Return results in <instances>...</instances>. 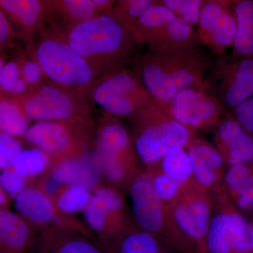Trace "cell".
Returning <instances> with one entry per match:
<instances>
[{
    "instance_id": "obj_13",
    "label": "cell",
    "mask_w": 253,
    "mask_h": 253,
    "mask_svg": "<svg viewBox=\"0 0 253 253\" xmlns=\"http://www.w3.org/2000/svg\"><path fill=\"white\" fill-rule=\"evenodd\" d=\"M197 34L200 43L213 54L220 56L234 45L237 30V20L230 1L204 0Z\"/></svg>"
},
{
    "instance_id": "obj_8",
    "label": "cell",
    "mask_w": 253,
    "mask_h": 253,
    "mask_svg": "<svg viewBox=\"0 0 253 253\" xmlns=\"http://www.w3.org/2000/svg\"><path fill=\"white\" fill-rule=\"evenodd\" d=\"M176 224L199 253H206L212 219V195L193 176L168 203Z\"/></svg>"
},
{
    "instance_id": "obj_7",
    "label": "cell",
    "mask_w": 253,
    "mask_h": 253,
    "mask_svg": "<svg viewBox=\"0 0 253 253\" xmlns=\"http://www.w3.org/2000/svg\"><path fill=\"white\" fill-rule=\"evenodd\" d=\"M13 99L17 101L30 121L91 126L88 101L75 97L47 82Z\"/></svg>"
},
{
    "instance_id": "obj_6",
    "label": "cell",
    "mask_w": 253,
    "mask_h": 253,
    "mask_svg": "<svg viewBox=\"0 0 253 253\" xmlns=\"http://www.w3.org/2000/svg\"><path fill=\"white\" fill-rule=\"evenodd\" d=\"M90 99L106 114L131 119L155 101L137 71L126 68L100 78Z\"/></svg>"
},
{
    "instance_id": "obj_34",
    "label": "cell",
    "mask_w": 253,
    "mask_h": 253,
    "mask_svg": "<svg viewBox=\"0 0 253 253\" xmlns=\"http://www.w3.org/2000/svg\"><path fill=\"white\" fill-rule=\"evenodd\" d=\"M204 0H163L162 2L175 18L194 26L199 21Z\"/></svg>"
},
{
    "instance_id": "obj_12",
    "label": "cell",
    "mask_w": 253,
    "mask_h": 253,
    "mask_svg": "<svg viewBox=\"0 0 253 253\" xmlns=\"http://www.w3.org/2000/svg\"><path fill=\"white\" fill-rule=\"evenodd\" d=\"M209 70L207 80L223 104L234 109L253 94V58L223 54Z\"/></svg>"
},
{
    "instance_id": "obj_25",
    "label": "cell",
    "mask_w": 253,
    "mask_h": 253,
    "mask_svg": "<svg viewBox=\"0 0 253 253\" xmlns=\"http://www.w3.org/2000/svg\"><path fill=\"white\" fill-rule=\"evenodd\" d=\"M174 18L175 16L162 1L155 0L131 28L129 33L136 45H147L156 33Z\"/></svg>"
},
{
    "instance_id": "obj_4",
    "label": "cell",
    "mask_w": 253,
    "mask_h": 253,
    "mask_svg": "<svg viewBox=\"0 0 253 253\" xmlns=\"http://www.w3.org/2000/svg\"><path fill=\"white\" fill-rule=\"evenodd\" d=\"M128 186L131 212L139 229L178 253H199L176 224L168 203L156 196L147 171L136 173Z\"/></svg>"
},
{
    "instance_id": "obj_19",
    "label": "cell",
    "mask_w": 253,
    "mask_h": 253,
    "mask_svg": "<svg viewBox=\"0 0 253 253\" xmlns=\"http://www.w3.org/2000/svg\"><path fill=\"white\" fill-rule=\"evenodd\" d=\"M44 231L33 247L36 253H106L86 236L67 226ZM32 247V248H33Z\"/></svg>"
},
{
    "instance_id": "obj_32",
    "label": "cell",
    "mask_w": 253,
    "mask_h": 253,
    "mask_svg": "<svg viewBox=\"0 0 253 253\" xmlns=\"http://www.w3.org/2000/svg\"><path fill=\"white\" fill-rule=\"evenodd\" d=\"M29 91L23 81L17 58L5 62L0 72V95L16 99Z\"/></svg>"
},
{
    "instance_id": "obj_23",
    "label": "cell",
    "mask_w": 253,
    "mask_h": 253,
    "mask_svg": "<svg viewBox=\"0 0 253 253\" xmlns=\"http://www.w3.org/2000/svg\"><path fill=\"white\" fill-rule=\"evenodd\" d=\"M199 43L197 31L194 27L175 18L165 25L147 46L149 50L162 51L198 45Z\"/></svg>"
},
{
    "instance_id": "obj_20",
    "label": "cell",
    "mask_w": 253,
    "mask_h": 253,
    "mask_svg": "<svg viewBox=\"0 0 253 253\" xmlns=\"http://www.w3.org/2000/svg\"><path fill=\"white\" fill-rule=\"evenodd\" d=\"M96 15L93 0H48L44 25L62 34Z\"/></svg>"
},
{
    "instance_id": "obj_35",
    "label": "cell",
    "mask_w": 253,
    "mask_h": 253,
    "mask_svg": "<svg viewBox=\"0 0 253 253\" xmlns=\"http://www.w3.org/2000/svg\"><path fill=\"white\" fill-rule=\"evenodd\" d=\"M252 174L245 165L231 166L224 174V184L237 199L244 194Z\"/></svg>"
},
{
    "instance_id": "obj_5",
    "label": "cell",
    "mask_w": 253,
    "mask_h": 253,
    "mask_svg": "<svg viewBox=\"0 0 253 253\" xmlns=\"http://www.w3.org/2000/svg\"><path fill=\"white\" fill-rule=\"evenodd\" d=\"M131 120L135 126L134 149L146 166L157 163L176 148L186 149L196 137L195 131L177 122L166 106L156 101Z\"/></svg>"
},
{
    "instance_id": "obj_9",
    "label": "cell",
    "mask_w": 253,
    "mask_h": 253,
    "mask_svg": "<svg viewBox=\"0 0 253 253\" xmlns=\"http://www.w3.org/2000/svg\"><path fill=\"white\" fill-rule=\"evenodd\" d=\"M99 129L97 146L105 172L115 184H129L139 169L130 136L117 118L104 113Z\"/></svg>"
},
{
    "instance_id": "obj_44",
    "label": "cell",
    "mask_w": 253,
    "mask_h": 253,
    "mask_svg": "<svg viewBox=\"0 0 253 253\" xmlns=\"http://www.w3.org/2000/svg\"><path fill=\"white\" fill-rule=\"evenodd\" d=\"M6 59H7L6 55L0 54V72H1L3 66H4V63L6 62Z\"/></svg>"
},
{
    "instance_id": "obj_17",
    "label": "cell",
    "mask_w": 253,
    "mask_h": 253,
    "mask_svg": "<svg viewBox=\"0 0 253 253\" xmlns=\"http://www.w3.org/2000/svg\"><path fill=\"white\" fill-rule=\"evenodd\" d=\"M214 136V147L224 162L245 165L253 160V137L233 118H222L218 123Z\"/></svg>"
},
{
    "instance_id": "obj_24",
    "label": "cell",
    "mask_w": 253,
    "mask_h": 253,
    "mask_svg": "<svg viewBox=\"0 0 253 253\" xmlns=\"http://www.w3.org/2000/svg\"><path fill=\"white\" fill-rule=\"evenodd\" d=\"M147 167V172L160 174L179 189L194 176L189 156L183 147L172 150Z\"/></svg>"
},
{
    "instance_id": "obj_28",
    "label": "cell",
    "mask_w": 253,
    "mask_h": 253,
    "mask_svg": "<svg viewBox=\"0 0 253 253\" xmlns=\"http://www.w3.org/2000/svg\"><path fill=\"white\" fill-rule=\"evenodd\" d=\"M53 179L58 184L81 185L89 188L97 181L98 171L89 161L78 158H68L54 168Z\"/></svg>"
},
{
    "instance_id": "obj_11",
    "label": "cell",
    "mask_w": 253,
    "mask_h": 253,
    "mask_svg": "<svg viewBox=\"0 0 253 253\" xmlns=\"http://www.w3.org/2000/svg\"><path fill=\"white\" fill-rule=\"evenodd\" d=\"M212 196L214 208L206 253H252L251 226L241 214L228 206L225 188Z\"/></svg>"
},
{
    "instance_id": "obj_22",
    "label": "cell",
    "mask_w": 253,
    "mask_h": 253,
    "mask_svg": "<svg viewBox=\"0 0 253 253\" xmlns=\"http://www.w3.org/2000/svg\"><path fill=\"white\" fill-rule=\"evenodd\" d=\"M14 199L17 214L32 227L46 225L57 219L52 201L36 187L26 186Z\"/></svg>"
},
{
    "instance_id": "obj_3",
    "label": "cell",
    "mask_w": 253,
    "mask_h": 253,
    "mask_svg": "<svg viewBox=\"0 0 253 253\" xmlns=\"http://www.w3.org/2000/svg\"><path fill=\"white\" fill-rule=\"evenodd\" d=\"M26 48L48 83L78 99H90L99 78L59 33L43 25Z\"/></svg>"
},
{
    "instance_id": "obj_18",
    "label": "cell",
    "mask_w": 253,
    "mask_h": 253,
    "mask_svg": "<svg viewBox=\"0 0 253 253\" xmlns=\"http://www.w3.org/2000/svg\"><path fill=\"white\" fill-rule=\"evenodd\" d=\"M0 8L12 25L18 41L26 45L45 21L46 1L0 0Z\"/></svg>"
},
{
    "instance_id": "obj_41",
    "label": "cell",
    "mask_w": 253,
    "mask_h": 253,
    "mask_svg": "<svg viewBox=\"0 0 253 253\" xmlns=\"http://www.w3.org/2000/svg\"><path fill=\"white\" fill-rule=\"evenodd\" d=\"M98 14H107L115 4L112 0H93Z\"/></svg>"
},
{
    "instance_id": "obj_36",
    "label": "cell",
    "mask_w": 253,
    "mask_h": 253,
    "mask_svg": "<svg viewBox=\"0 0 253 253\" xmlns=\"http://www.w3.org/2000/svg\"><path fill=\"white\" fill-rule=\"evenodd\" d=\"M17 58L19 63L21 77L25 82L29 91L42 84L44 74L39 65L29 57L27 53L18 51Z\"/></svg>"
},
{
    "instance_id": "obj_15",
    "label": "cell",
    "mask_w": 253,
    "mask_h": 253,
    "mask_svg": "<svg viewBox=\"0 0 253 253\" xmlns=\"http://www.w3.org/2000/svg\"><path fill=\"white\" fill-rule=\"evenodd\" d=\"M123 208L121 195L116 190L106 187L96 191L83 211L91 229L104 236L107 249L130 228L125 218Z\"/></svg>"
},
{
    "instance_id": "obj_26",
    "label": "cell",
    "mask_w": 253,
    "mask_h": 253,
    "mask_svg": "<svg viewBox=\"0 0 253 253\" xmlns=\"http://www.w3.org/2000/svg\"><path fill=\"white\" fill-rule=\"evenodd\" d=\"M129 229L110 246V253H178L139 227Z\"/></svg>"
},
{
    "instance_id": "obj_37",
    "label": "cell",
    "mask_w": 253,
    "mask_h": 253,
    "mask_svg": "<svg viewBox=\"0 0 253 253\" xmlns=\"http://www.w3.org/2000/svg\"><path fill=\"white\" fill-rule=\"evenodd\" d=\"M27 176L19 174L13 166L8 165L0 174V185L11 199H15L28 186Z\"/></svg>"
},
{
    "instance_id": "obj_16",
    "label": "cell",
    "mask_w": 253,
    "mask_h": 253,
    "mask_svg": "<svg viewBox=\"0 0 253 253\" xmlns=\"http://www.w3.org/2000/svg\"><path fill=\"white\" fill-rule=\"evenodd\" d=\"M185 149L195 179L212 195L224 189L221 181L225 162L217 149L196 136Z\"/></svg>"
},
{
    "instance_id": "obj_1",
    "label": "cell",
    "mask_w": 253,
    "mask_h": 253,
    "mask_svg": "<svg viewBox=\"0 0 253 253\" xmlns=\"http://www.w3.org/2000/svg\"><path fill=\"white\" fill-rule=\"evenodd\" d=\"M212 63L211 55L195 45L149 50L135 70L153 99L167 107L179 91L203 83Z\"/></svg>"
},
{
    "instance_id": "obj_38",
    "label": "cell",
    "mask_w": 253,
    "mask_h": 253,
    "mask_svg": "<svg viewBox=\"0 0 253 253\" xmlns=\"http://www.w3.org/2000/svg\"><path fill=\"white\" fill-rule=\"evenodd\" d=\"M17 41L12 25L0 8V54L6 55L8 51L16 49Z\"/></svg>"
},
{
    "instance_id": "obj_43",
    "label": "cell",
    "mask_w": 253,
    "mask_h": 253,
    "mask_svg": "<svg viewBox=\"0 0 253 253\" xmlns=\"http://www.w3.org/2000/svg\"><path fill=\"white\" fill-rule=\"evenodd\" d=\"M9 196L0 185V210L8 209Z\"/></svg>"
},
{
    "instance_id": "obj_30",
    "label": "cell",
    "mask_w": 253,
    "mask_h": 253,
    "mask_svg": "<svg viewBox=\"0 0 253 253\" xmlns=\"http://www.w3.org/2000/svg\"><path fill=\"white\" fill-rule=\"evenodd\" d=\"M155 0H119L116 1L107 14L129 32L146 9Z\"/></svg>"
},
{
    "instance_id": "obj_27",
    "label": "cell",
    "mask_w": 253,
    "mask_h": 253,
    "mask_svg": "<svg viewBox=\"0 0 253 253\" xmlns=\"http://www.w3.org/2000/svg\"><path fill=\"white\" fill-rule=\"evenodd\" d=\"M237 20L234 45V54L253 56V0L230 1Z\"/></svg>"
},
{
    "instance_id": "obj_10",
    "label": "cell",
    "mask_w": 253,
    "mask_h": 253,
    "mask_svg": "<svg viewBox=\"0 0 253 253\" xmlns=\"http://www.w3.org/2000/svg\"><path fill=\"white\" fill-rule=\"evenodd\" d=\"M174 119L195 131L216 126L224 114V105L208 80L179 91L167 106Z\"/></svg>"
},
{
    "instance_id": "obj_45",
    "label": "cell",
    "mask_w": 253,
    "mask_h": 253,
    "mask_svg": "<svg viewBox=\"0 0 253 253\" xmlns=\"http://www.w3.org/2000/svg\"><path fill=\"white\" fill-rule=\"evenodd\" d=\"M250 239H251V250L253 253V224L251 226V229H250Z\"/></svg>"
},
{
    "instance_id": "obj_39",
    "label": "cell",
    "mask_w": 253,
    "mask_h": 253,
    "mask_svg": "<svg viewBox=\"0 0 253 253\" xmlns=\"http://www.w3.org/2000/svg\"><path fill=\"white\" fill-rule=\"evenodd\" d=\"M238 123L250 134H253V94L244 102L234 108Z\"/></svg>"
},
{
    "instance_id": "obj_2",
    "label": "cell",
    "mask_w": 253,
    "mask_h": 253,
    "mask_svg": "<svg viewBox=\"0 0 253 253\" xmlns=\"http://www.w3.org/2000/svg\"><path fill=\"white\" fill-rule=\"evenodd\" d=\"M60 35L99 80L126 68L136 45L129 32L107 14L96 15Z\"/></svg>"
},
{
    "instance_id": "obj_31",
    "label": "cell",
    "mask_w": 253,
    "mask_h": 253,
    "mask_svg": "<svg viewBox=\"0 0 253 253\" xmlns=\"http://www.w3.org/2000/svg\"><path fill=\"white\" fill-rule=\"evenodd\" d=\"M50 162L51 159L49 155L41 149H23L9 165L19 174L30 178L45 171Z\"/></svg>"
},
{
    "instance_id": "obj_33",
    "label": "cell",
    "mask_w": 253,
    "mask_h": 253,
    "mask_svg": "<svg viewBox=\"0 0 253 253\" xmlns=\"http://www.w3.org/2000/svg\"><path fill=\"white\" fill-rule=\"evenodd\" d=\"M92 196L88 188L81 185L70 186L57 200V207L66 214L84 211Z\"/></svg>"
},
{
    "instance_id": "obj_40",
    "label": "cell",
    "mask_w": 253,
    "mask_h": 253,
    "mask_svg": "<svg viewBox=\"0 0 253 253\" xmlns=\"http://www.w3.org/2000/svg\"><path fill=\"white\" fill-rule=\"evenodd\" d=\"M237 204L240 208L244 210H250L253 208V174L250 179L249 185L245 190L244 194L237 199Z\"/></svg>"
},
{
    "instance_id": "obj_29",
    "label": "cell",
    "mask_w": 253,
    "mask_h": 253,
    "mask_svg": "<svg viewBox=\"0 0 253 253\" xmlns=\"http://www.w3.org/2000/svg\"><path fill=\"white\" fill-rule=\"evenodd\" d=\"M30 123L16 100L0 95V133L23 136L31 126Z\"/></svg>"
},
{
    "instance_id": "obj_42",
    "label": "cell",
    "mask_w": 253,
    "mask_h": 253,
    "mask_svg": "<svg viewBox=\"0 0 253 253\" xmlns=\"http://www.w3.org/2000/svg\"><path fill=\"white\" fill-rule=\"evenodd\" d=\"M10 160L6 154L4 148L0 143V169H4L5 167L9 165Z\"/></svg>"
},
{
    "instance_id": "obj_21",
    "label": "cell",
    "mask_w": 253,
    "mask_h": 253,
    "mask_svg": "<svg viewBox=\"0 0 253 253\" xmlns=\"http://www.w3.org/2000/svg\"><path fill=\"white\" fill-rule=\"evenodd\" d=\"M34 241L33 227L19 214L0 210V253H26Z\"/></svg>"
},
{
    "instance_id": "obj_14",
    "label": "cell",
    "mask_w": 253,
    "mask_h": 253,
    "mask_svg": "<svg viewBox=\"0 0 253 253\" xmlns=\"http://www.w3.org/2000/svg\"><path fill=\"white\" fill-rule=\"evenodd\" d=\"M90 129L84 125L42 121L30 126L23 137L49 156H67L84 147Z\"/></svg>"
}]
</instances>
